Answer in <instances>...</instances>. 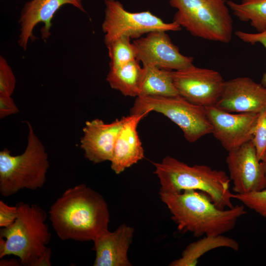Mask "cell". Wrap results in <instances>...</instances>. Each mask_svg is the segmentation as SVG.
Instances as JSON below:
<instances>
[{
    "instance_id": "cell-27",
    "label": "cell",
    "mask_w": 266,
    "mask_h": 266,
    "mask_svg": "<svg viewBox=\"0 0 266 266\" xmlns=\"http://www.w3.org/2000/svg\"><path fill=\"white\" fill-rule=\"evenodd\" d=\"M18 216L16 206H11L0 200V227L6 228L12 225Z\"/></svg>"
},
{
    "instance_id": "cell-23",
    "label": "cell",
    "mask_w": 266,
    "mask_h": 266,
    "mask_svg": "<svg viewBox=\"0 0 266 266\" xmlns=\"http://www.w3.org/2000/svg\"><path fill=\"white\" fill-rule=\"evenodd\" d=\"M233 198L243 205L266 218V188L246 194H233Z\"/></svg>"
},
{
    "instance_id": "cell-2",
    "label": "cell",
    "mask_w": 266,
    "mask_h": 266,
    "mask_svg": "<svg viewBox=\"0 0 266 266\" xmlns=\"http://www.w3.org/2000/svg\"><path fill=\"white\" fill-rule=\"evenodd\" d=\"M159 195L169 209L177 230L184 233L189 232L197 237L216 236L231 231L238 219L247 212L243 204L221 209L201 191L160 192Z\"/></svg>"
},
{
    "instance_id": "cell-4",
    "label": "cell",
    "mask_w": 266,
    "mask_h": 266,
    "mask_svg": "<svg viewBox=\"0 0 266 266\" xmlns=\"http://www.w3.org/2000/svg\"><path fill=\"white\" fill-rule=\"evenodd\" d=\"M152 164L161 185L160 192L199 191L206 194L221 209L234 206L232 202L233 194L230 189L231 180L225 171L205 165L190 166L169 156L160 163Z\"/></svg>"
},
{
    "instance_id": "cell-21",
    "label": "cell",
    "mask_w": 266,
    "mask_h": 266,
    "mask_svg": "<svg viewBox=\"0 0 266 266\" xmlns=\"http://www.w3.org/2000/svg\"><path fill=\"white\" fill-rule=\"evenodd\" d=\"M234 16L242 22H249L258 32L266 29V0H242L240 3L226 1Z\"/></svg>"
},
{
    "instance_id": "cell-17",
    "label": "cell",
    "mask_w": 266,
    "mask_h": 266,
    "mask_svg": "<svg viewBox=\"0 0 266 266\" xmlns=\"http://www.w3.org/2000/svg\"><path fill=\"white\" fill-rule=\"evenodd\" d=\"M134 229L120 225L113 232L109 230L99 236L93 242L96 252L94 266H131L128 252L132 242Z\"/></svg>"
},
{
    "instance_id": "cell-14",
    "label": "cell",
    "mask_w": 266,
    "mask_h": 266,
    "mask_svg": "<svg viewBox=\"0 0 266 266\" xmlns=\"http://www.w3.org/2000/svg\"><path fill=\"white\" fill-rule=\"evenodd\" d=\"M126 120V116L110 123L100 119L87 121L80 141L85 158L94 164L110 161L116 139Z\"/></svg>"
},
{
    "instance_id": "cell-18",
    "label": "cell",
    "mask_w": 266,
    "mask_h": 266,
    "mask_svg": "<svg viewBox=\"0 0 266 266\" xmlns=\"http://www.w3.org/2000/svg\"><path fill=\"white\" fill-rule=\"evenodd\" d=\"M138 97H174L179 95L173 83L172 71L152 65L142 66Z\"/></svg>"
},
{
    "instance_id": "cell-1",
    "label": "cell",
    "mask_w": 266,
    "mask_h": 266,
    "mask_svg": "<svg viewBox=\"0 0 266 266\" xmlns=\"http://www.w3.org/2000/svg\"><path fill=\"white\" fill-rule=\"evenodd\" d=\"M52 226L62 240L94 241L108 230V204L98 192L84 184L67 189L51 206Z\"/></svg>"
},
{
    "instance_id": "cell-20",
    "label": "cell",
    "mask_w": 266,
    "mask_h": 266,
    "mask_svg": "<svg viewBox=\"0 0 266 266\" xmlns=\"http://www.w3.org/2000/svg\"><path fill=\"white\" fill-rule=\"evenodd\" d=\"M142 70L139 62L135 60L125 65L110 68L106 79L112 89L120 91L123 95L137 97Z\"/></svg>"
},
{
    "instance_id": "cell-8",
    "label": "cell",
    "mask_w": 266,
    "mask_h": 266,
    "mask_svg": "<svg viewBox=\"0 0 266 266\" xmlns=\"http://www.w3.org/2000/svg\"><path fill=\"white\" fill-rule=\"evenodd\" d=\"M104 18L101 25L105 45L122 36L140 38L143 34L156 31H179L177 23H166L149 11L131 12L116 0H105Z\"/></svg>"
},
{
    "instance_id": "cell-15",
    "label": "cell",
    "mask_w": 266,
    "mask_h": 266,
    "mask_svg": "<svg viewBox=\"0 0 266 266\" xmlns=\"http://www.w3.org/2000/svg\"><path fill=\"white\" fill-rule=\"evenodd\" d=\"M71 4L81 11H86L83 6L82 0H32L27 2L22 8L19 21L20 35L18 43L26 50L29 40L34 41L33 30L39 23H44L41 29L42 38H48L51 33V22L55 12L65 4Z\"/></svg>"
},
{
    "instance_id": "cell-28",
    "label": "cell",
    "mask_w": 266,
    "mask_h": 266,
    "mask_svg": "<svg viewBox=\"0 0 266 266\" xmlns=\"http://www.w3.org/2000/svg\"><path fill=\"white\" fill-rule=\"evenodd\" d=\"M19 112V109L10 96L0 95V118Z\"/></svg>"
},
{
    "instance_id": "cell-6",
    "label": "cell",
    "mask_w": 266,
    "mask_h": 266,
    "mask_svg": "<svg viewBox=\"0 0 266 266\" xmlns=\"http://www.w3.org/2000/svg\"><path fill=\"white\" fill-rule=\"evenodd\" d=\"M177 9L173 22L192 35L228 43L232 38L233 20L224 0H169Z\"/></svg>"
},
{
    "instance_id": "cell-12",
    "label": "cell",
    "mask_w": 266,
    "mask_h": 266,
    "mask_svg": "<svg viewBox=\"0 0 266 266\" xmlns=\"http://www.w3.org/2000/svg\"><path fill=\"white\" fill-rule=\"evenodd\" d=\"M166 32L153 31L134 40L133 42L136 50V60L143 66L152 65L170 70L193 65V58L182 55Z\"/></svg>"
},
{
    "instance_id": "cell-16",
    "label": "cell",
    "mask_w": 266,
    "mask_h": 266,
    "mask_svg": "<svg viewBox=\"0 0 266 266\" xmlns=\"http://www.w3.org/2000/svg\"><path fill=\"white\" fill-rule=\"evenodd\" d=\"M151 112L148 110L143 113L126 116L116 139L110 161L111 168L116 174L122 173L144 158V150L137 128L140 121Z\"/></svg>"
},
{
    "instance_id": "cell-19",
    "label": "cell",
    "mask_w": 266,
    "mask_h": 266,
    "mask_svg": "<svg viewBox=\"0 0 266 266\" xmlns=\"http://www.w3.org/2000/svg\"><path fill=\"white\" fill-rule=\"evenodd\" d=\"M226 247L238 250L239 244L235 239L223 235L204 236L188 244L182 252L181 257L173 261L170 266H195L199 259L206 252L218 248Z\"/></svg>"
},
{
    "instance_id": "cell-29",
    "label": "cell",
    "mask_w": 266,
    "mask_h": 266,
    "mask_svg": "<svg viewBox=\"0 0 266 266\" xmlns=\"http://www.w3.org/2000/svg\"><path fill=\"white\" fill-rule=\"evenodd\" d=\"M0 266H21L20 261H17L15 259L10 260H1L0 262Z\"/></svg>"
},
{
    "instance_id": "cell-9",
    "label": "cell",
    "mask_w": 266,
    "mask_h": 266,
    "mask_svg": "<svg viewBox=\"0 0 266 266\" xmlns=\"http://www.w3.org/2000/svg\"><path fill=\"white\" fill-rule=\"evenodd\" d=\"M173 83L179 95L200 106L215 105L221 94L225 81L217 71L193 64L172 71Z\"/></svg>"
},
{
    "instance_id": "cell-10",
    "label": "cell",
    "mask_w": 266,
    "mask_h": 266,
    "mask_svg": "<svg viewBox=\"0 0 266 266\" xmlns=\"http://www.w3.org/2000/svg\"><path fill=\"white\" fill-rule=\"evenodd\" d=\"M235 194H246L266 188V168L257 157L252 139L228 152L226 160Z\"/></svg>"
},
{
    "instance_id": "cell-25",
    "label": "cell",
    "mask_w": 266,
    "mask_h": 266,
    "mask_svg": "<svg viewBox=\"0 0 266 266\" xmlns=\"http://www.w3.org/2000/svg\"><path fill=\"white\" fill-rule=\"evenodd\" d=\"M16 84V79L11 67L3 57L0 56V95L11 96Z\"/></svg>"
},
{
    "instance_id": "cell-3",
    "label": "cell",
    "mask_w": 266,
    "mask_h": 266,
    "mask_svg": "<svg viewBox=\"0 0 266 266\" xmlns=\"http://www.w3.org/2000/svg\"><path fill=\"white\" fill-rule=\"evenodd\" d=\"M14 223L0 230V258L12 255L21 266H50L51 250L47 245L51 234L46 223V212L37 204L20 202Z\"/></svg>"
},
{
    "instance_id": "cell-7",
    "label": "cell",
    "mask_w": 266,
    "mask_h": 266,
    "mask_svg": "<svg viewBox=\"0 0 266 266\" xmlns=\"http://www.w3.org/2000/svg\"><path fill=\"white\" fill-rule=\"evenodd\" d=\"M148 110L163 114L169 119L180 128L189 142H195L212 133L205 107L195 104L180 95L137 97L130 109V114L143 113Z\"/></svg>"
},
{
    "instance_id": "cell-13",
    "label": "cell",
    "mask_w": 266,
    "mask_h": 266,
    "mask_svg": "<svg viewBox=\"0 0 266 266\" xmlns=\"http://www.w3.org/2000/svg\"><path fill=\"white\" fill-rule=\"evenodd\" d=\"M215 105L229 112L259 113L266 107V87L249 77L225 81Z\"/></svg>"
},
{
    "instance_id": "cell-22",
    "label": "cell",
    "mask_w": 266,
    "mask_h": 266,
    "mask_svg": "<svg viewBox=\"0 0 266 266\" xmlns=\"http://www.w3.org/2000/svg\"><path fill=\"white\" fill-rule=\"evenodd\" d=\"M129 37L118 38L106 44L109 68H115L136 60V50Z\"/></svg>"
},
{
    "instance_id": "cell-24",
    "label": "cell",
    "mask_w": 266,
    "mask_h": 266,
    "mask_svg": "<svg viewBox=\"0 0 266 266\" xmlns=\"http://www.w3.org/2000/svg\"><path fill=\"white\" fill-rule=\"evenodd\" d=\"M252 141L258 158L262 161L266 154V107L258 113Z\"/></svg>"
},
{
    "instance_id": "cell-5",
    "label": "cell",
    "mask_w": 266,
    "mask_h": 266,
    "mask_svg": "<svg viewBox=\"0 0 266 266\" xmlns=\"http://www.w3.org/2000/svg\"><path fill=\"white\" fill-rule=\"evenodd\" d=\"M28 127V143L24 152L13 156L7 148L0 152V193L8 197L20 190H36L46 182L49 163L48 154L31 123Z\"/></svg>"
},
{
    "instance_id": "cell-11",
    "label": "cell",
    "mask_w": 266,
    "mask_h": 266,
    "mask_svg": "<svg viewBox=\"0 0 266 266\" xmlns=\"http://www.w3.org/2000/svg\"><path fill=\"white\" fill-rule=\"evenodd\" d=\"M205 107L212 126V134L228 152L252 139L258 113H233L215 105Z\"/></svg>"
},
{
    "instance_id": "cell-30",
    "label": "cell",
    "mask_w": 266,
    "mask_h": 266,
    "mask_svg": "<svg viewBox=\"0 0 266 266\" xmlns=\"http://www.w3.org/2000/svg\"><path fill=\"white\" fill-rule=\"evenodd\" d=\"M265 165V166H266V154L265 155V157H264L263 159L262 160V161Z\"/></svg>"
},
{
    "instance_id": "cell-26",
    "label": "cell",
    "mask_w": 266,
    "mask_h": 266,
    "mask_svg": "<svg viewBox=\"0 0 266 266\" xmlns=\"http://www.w3.org/2000/svg\"><path fill=\"white\" fill-rule=\"evenodd\" d=\"M235 34L241 41L254 45L259 43L261 44L266 49V29L257 33H249L241 31L235 32ZM261 83L266 87V70L263 74Z\"/></svg>"
}]
</instances>
